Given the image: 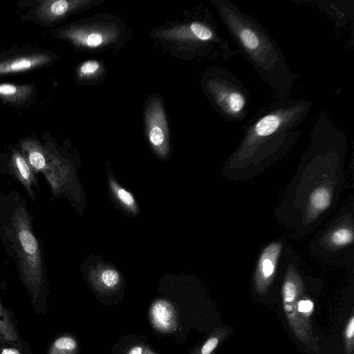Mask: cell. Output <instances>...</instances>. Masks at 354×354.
<instances>
[{
  "mask_svg": "<svg viewBox=\"0 0 354 354\" xmlns=\"http://www.w3.org/2000/svg\"><path fill=\"white\" fill-rule=\"evenodd\" d=\"M211 3L237 50L277 100L289 99L298 75L292 73L281 49L264 26L229 0H212Z\"/></svg>",
  "mask_w": 354,
  "mask_h": 354,
  "instance_id": "6da1fadb",
  "label": "cell"
},
{
  "mask_svg": "<svg viewBox=\"0 0 354 354\" xmlns=\"http://www.w3.org/2000/svg\"><path fill=\"white\" fill-rule=\"evenodd\" d=\"M156 35L165 43L183 47L194 57L214 59L221 55L225 61L241 55L239 50H232L229 42L219 35L215 20L207 10L189 22L164 28Z\"/></svg>",
  "mask_w": 354,
  "mask_h": 354,
  "instance_id": "7a4b0ae2",
  "label": "cell"
},
{
  "mask_svg": "<svg viewBox=\"0 0 354 354\" xmlns=\"http://www.w3.org/2000/svg\"><path fill=\"white\" fill-rule=\"evenodd\" d=\"M201 86L225 121L240 122L245 119L249 113L250 93L233 73L221 67L210 68L203 74Z\"/></svg>",
  "mask_w": 354,
  "mask_h": 354,
  "instance_id": "3957f363",
  "label": "cell"
},
{
  "mask_svg": "<svg viewBox=\"0 0 354 354\" xmlns=\"http://www.w3.org/2000/svg\"><path fill=\"white\" fill-rule=\"evenodd\" d=\"M67 37L76 46L88 50H104L118 44L124 30L118 22L106 20H90L71 28Z\"/></svg>",
  "mask_w": 354,
  "mask_h": 354,
  "instance_id": "277c9868",
  "label": "cell"
},
{
  "mask_svg": "<svg viewBox=\"0 0 354 354\" xmlns=\"http://www.w3.org/2000/svg\"><path fill=\"white\" fill-rule=\"evenodd\" d=\"M145 121L151 146L158 156H165L169 150V126L162 101L158 96H153L149 100Z\"/></svg>",
  "mask_w": 354,
  "mask_h": 354,
  "instance_id": "5b68a950",
  "label": "cell"
},
{
  "mask_svg": "<svg viewBox=\"0 0 354 354\" xmlns=\"http://www.w3.org/2000/svg\"><path fill=\"white\" fill-rule=\"evenodd\" d=\"M282 248L281 243L274 242L263 249L257 264L259 279L268 280L274 274Z\"/></svg>",
  "mask_w": 354,
  "mask_h": 354,
  "instance_id": "8992f818",
  "label": "cell"
},
{
  "mask_svg": "<svg viewBox=\"0 0 354 354\" xmlns=\"http://www.w3.org/2000/svg\"><path fill=\"white\" fill-rule=\"evenodd\" d=\"M151 319L153 326L160 331H169L174 328L175 313L174 307L165 300H158L151 308Z\"/></svg>",
  "mask_w": 354,
  "mask_h": 354,
  "instance_id": "52a82bcc",
  "label": "cell"
},
{
  "mask_svg": "<svg viewBox=\"0 0 354 354\" xmlns=\"http://www.w3.org/2000/svg\"><path fill=\"white\" fill-rule=\"evenodd\" d=\"M90 279L95 288L102 292L114 291L121 282L119 272L109 267L93 269L90 274Z\"/></svg>",
  "mask_w": 354,
  "mask_h": 354,
  "instance_id": "ba28073f",
  "label": "cell"
},
{
  "mask_svg": "<svg viewBox=\"0 0 354 354\" xmlns=\"http://www.w3.org/2000/svg\"><path fill=\"white\" fill-rule=\"evenodd\" d=\"M331 200L330 189L325 187H319L310 194L309 203L311 209L319 213L326 210L330 205Z\"/></svg>",
  "mask_w": 354,
  "mask_h": 354,
  "instance_id": "9c48e42d",
  "label": "cell"
},
{
  "mask_svg": "<svg viewBox=\"0 0 354 354\" xmlns=\"http://www.w3.org/2000/svg\"><path fill=\"white\" fill-rule=\"evenodd\" d=\"M39 57H20L12 62L0 64V73L21 71L29 69L41 63Z\"/></svg>",
  "mask_w": 354,
  "mask_h": 354,
  "instance_id": "30bf717a",
  "label": "cell"
},
{
  "mask_svg": "<svg viewBox=\"0 0 354 354\" xmlns=\"http://www.w3.org/2000/svg\"><path fill=\"white\" fill-rule=\"evenodd\" d=\"M109 185L118 201L129 211L136 213V201L131 193L120 186L111 178L109 179Z\"/></svg>",
  "mask_w": 354,
  "mask_h": 354,
  "instance_id": "8fae6325",
  "label": "cell"
},
{
  "mask_svg": "<svg viewBox=\"0 0 354 354\" xmlns=\"http://www.w3.org/2000/svg\"><path fill=\"white\" fill-rule=\"evenodd\" d=\"M77 342L71 336H62L56 339L50 346L48 354H75Z\"/></svg>",
  "mask_w": 354,
  "mask_h": 354,
  "instance_id": "7c38bea8",
  "label": "cell"
},
{
  "mask_svg": "<svg viewBox=\"0 0 354 354\" xmlns=\"http://www.w3.org/2000/svg\"><path fill=\"white\" fill-rule=\"evenodd\" d=\"M0 334L4 341L15 342L17 335L15 328L3 307L0 305Z\"/></svg>",
  "mask_w": 354,
  "mask_h": 354,
  "instance_id": "4fadbf2b",
  "label": "cell"
},
{
  "mask_svg": "<svg viewBox=\"0 0 354 354\" xmlns=\"http://www.w3.org/2000/svg\"><path fill=\"white\" fill-rule=\"evenodd\" d=\"M102 73V64L97 60H87L83 62L79 68L80 77L88 80L96 78Z\"/></svg>",
  "mask_w": 354,
  "mask_h": 354,
  "instance_id": "5bb4252c",
  "label": "cell"
},
{
  "mask_svg": "<svg viewBox=\"0 0 354 354\" xmlns=\"http://www.w3.org/2000/svg\"><path fill=\"white\" fill-rule=\"evenodd\" d=\"M335 246H344L353 242V230L347 227H340L333 232L330 237Z\"/></svg>",
  "mask_w": 354,
  "mask_h": 354,
  "instance_id": "9a60e30c",
  "label": "cell"
},
{
  "mask_svg": "<svg viewBox=\"0 0 354 354\" xmlns=\"http://www.w3.org/2000/svg\"><path fill=\"white\" fill-rule=\"evenodd\" d=\"M19 239L24 250L29 254H34L38 249L37 241L32 233L23 230L19 233Z\"/></svg>",
  "mask_w": 354,
  "mask_h": 354,
  "instance_id": "2e32d148",
  "label": "cell"
},
{
  "mask_svg": "<svg viewBox=\"0 0 354 354\" xmlns=\"http://www.w3.org/2000/svg\"><path fill=\"white\" fill-rule=\"evenodd\" d=\"M29 161L31 165L36 169H41L46 165L44 156L39 151H32L29 155Z\"/></svg>",
  "mask_w": 354,
  "mask_h": 354,
  "instance_id": "e0dca14e",
  "label": "cell"
},
{
  "mask_svg": "<svg viewBox=\"0 0 354 354\" xmlns=\"http://www.w3.org/2000/svg\"><path fill=\"white\" fill-rule=\"evenodd\" d=\"M283 297L286 302L292 301L296 295V287L293 282L286 281L283 288Z\"/></svg>",
  "mask_w": 354,
  "mask_h": 354,
  "instance_id": "ac0fdd59",
  "label": "cell"
},
{
  "mask_svg": "<svg viewBox=\"0 0 354 354\" xmlns=\"http://www.w3.org/2000/svg\"><path fill=\"white\" fill-rule=\"evenodd\" d=\"M15 162L22 178L26 180L30 178V169L24 159L20 156H16Z\"/></svg>",
  "mask_w": 354,
  "mask_h": 354,
  "instance_id": "d6986e66",
  "label": "cell"
},
{
  "mask_svg": "<svg viewBox=\"0 0 354 354\" xmlns=\"http://www.w3.org/2000/svg\"><path fill=\"white\" fill-rule=\"evenodd\" d=\"M18 87L10 84H0V95L5 96H12L17 94Z\"/></svg>",
  "mask_w": 354,
  "mask_h": 354,
  "instance_id": "ffe728a7",
  "label": "cell"
},
{
  "mask_svg": "<svg viewBox=\"0 0 354 354\" xmlns=\"http://www.w3.org/2000/svg\"><path fill=\"white\" fill-rule=\"evenodd\" d=\"M218 344V339L216 337L209 339L202 346L201 354H210L216 348Z\"/></svg>",
  "mask_w": 354,
  "mask_h": 354,
  "instance_id": "44dd1931",
  "label": "cell"
},
{
  "mask_svg": "<svg viewBox=\"0 0 354 354\" xmlns=\"http://www.w3.org/2000/svg\"><path fill=\"white\" fill-rule=\"evenodd\" d=\"M313 308V303L309 300L301 301L298 304V309L300 312H309Z\"/></svg>",
  "mask_w": 354,
  "mask_h": 354,
  "instance_id": "7402d4cb",
  "label": "cell"
},
{
  "mask_svg": "<svg viewBox=\"0 0 354 354\" xmlns=\"http://www.w3.org/2000/svg\"><path fill=\"white\" fill-rule=\"evenodd\" d=\"M145 348L141 345L133 346L127 353V354H143Z\"/></svg>",
  "mask_w": 354,
  "mask_h": 354,
  "instance_id": "603a6c76",
  "label": "cell"
},
{
  "mask_svg": "<svg viewBox=\"0 0 354 354\" xmlns=\"http://www.w3.org/2000/svg\"><path fill=\"white\" fill-rule=\"evenodd\" d=\"M0 354H21V353L15 348H4L0 351Z\"/></svg>",
  "mask_w": 354,
  "mask_h": 354,
  "instance_id": "cb8c5ba5",
  "label": "cell"
},
{
  "mask_svg": "<svg viewBox=\"0 0 354 354\" xmlns=\"http://www.w3.org/2000/svg\"><path fill=\"white\" fill-rule=\"evenodd\" d=\"M353 333H354V319L352 318L349 324H348V329H347V336L348 337H351L353 335Z\"/></svg>",
  "mask_w": 354,
  "mask_h": 354,
  "instance_id": "d4e9b609",
  "label": "cell"
},
{
  "mask_svg": "<svg viewBox=\"0 0 354 354\" xmlns=\"http://www.w3.org/2000/svg\"><path fill=\"white\" fill-rule=\"evenodd\" d=\"M143 354H156V353L150 351L149 350H147L146 348H145Z\"/></svg>",
  "mask_w": 354,
  "mask_h": 354,
  "instance_id": "484cf974",
  "label": "cell"
},
{
  "mask_svg": "<svg viewBox=\"0 0 354 354\" xmlns=\"http://www.w3.org/2000/svg\"><path fill=\"white\" fill-rule=\"evenodd\" d=\"M4 341V339H3V337H1V334H0V342H3Z\"/></svg>",
  "mask_w": 354,
  "mask_h": 354,
  "instance_id": "4316f807",
  "label": "cell"
}]
</instances>
